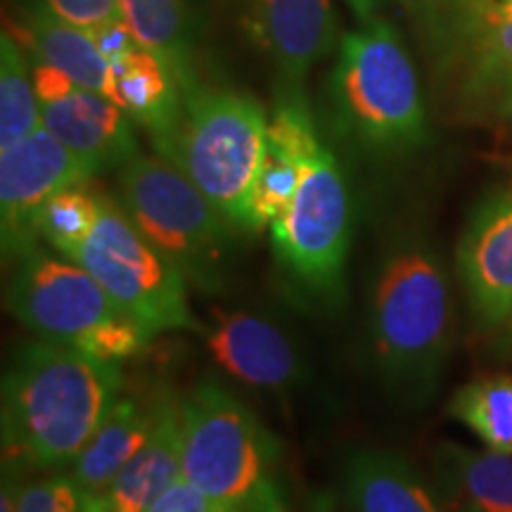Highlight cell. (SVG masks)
Masks as SVG:
<instances>
[{"label":"cell","mask_w":512,"mask_h":512,"mask_svg":"<svg viewBox=\"0 0 512 512\" xmlns=\"http://www.w3.org/2000/svg\"><path fill=\"white\" fill-rule=\"evenodd\" d=\"M342 489L349 512H451L434 479L392 451L354 453Z\"/></svg>","instance_id":"2e32d148"},{"label":"cell","mask_w":512,"mask_h":512,"mask_svg":"<svg viewBox=\"0 0 512 512\" xmlns=\"http://www.w3.org/2000/svg\"><path fill=\"white\" fill-rule=\"evenodd\" d=\"M434 3L470 5V8H512V0H434Z\"/></svg>","instance_id":"836d02e7"},{"label":"cell","mask_w":512,"mask_h":512,"mask_svg":"<svg viewBox=\"0 0 512 512\" xmlns=\"http://www.w3.org/2000/svg\"><path fill=\"white\" fill-rule=\"evenodd\" d=\"M221 370L256 389H287L304 377V361L290 335L259 313L211 311L200 330Z\"/></svg>","instance_id":"4fadbf2b"},{"label":"cell","mask_w":512,"mask_h":512,"mask_svg":"<svg viewBox=\"0 0 512 512\" xmlns=\"http://www.w3.org/2000/svg\"><path fill=\"white\" fill-rule=\"evenodd\" d=\"M79 512H102V508H100V503H98V498L88 496V501H86V505H83V508H81Z\"/></svg>","instance_id":"d590c367"},{"label":"cell","mask_w":512,"mask_h":512,"mask_svg":"<svg viewBox=\"0 0 512 512\" xmlns=\"http://www.w3.org/2000/svg\"><path fill=\"white\" fill-rule=\"evenodd\" d=\"M76 264L150 337L166 330H200L202 320L192 316L185 278L143 238L112 197L100 195V219Z\"/></svg>","instance_id":"ba28073f"},{"label":"cell","mask_w":512,"mask_h":512,"mask_svg":"<svg viewBox=\"0 0 512 512\" xmlns=\"http://www.w3.org/2000/svg\"><path fill=\"white\" fill-rule=\"evenodd\" d=\"M351 5H354L356 8V12L358 15H361V19H366V17H370V0H349Z\"/></svg>","instance_id":"e575fe53"},{"label":"cell","mask_w":512,"mask_h":512,"mask_svg":"<svg viewBox=\"0 0 512 512\" xmlns=\"http://www.w3.org/2000/svg\"><path fill=\"white\" fill-rule=\"evenodd\" d=\"M93 171L46 126L0 150V247L5 264L34 254L41 240L38 221L50 197L83 185Z\"/></svg>","instance_id":"8fae6325"},{"label":"cell","mask_w":512,"mask_h":512,"mask_svg":"<svg viewBox=\"0 0 512 512\" xmlns=\"http://www.w3.org/2000/svg\"><path fill=\"white\" fill-rule=\"evenodd\" d=\"M117 363L67 344H22L3 373V463L64 470L93 439L121 396Z\"/></svg>","instance_id":"6da1fadb"},{"label":"cell","mask_w":512,"mask_h":512,"mask_svg":"<svg viewBox=\"0 0 512 512\" xmlns=\"http://www.w3.org/2000/svg\"><path fill=\"white\" fill-rule=\"evenodd\" d=\"M247 27L273 60L285 91H302L313 64L337 43L330 0H247Z\"/></svg>","instance_id":"5bb4252c"},{"label":"cell","mask_w":512,"mask_h":512,"mask_svg":"<svg viewBox=\"0 0 512 512\" xmlns=\"http://www.w3.org/2000/svg\"><path fill=\"white\" fill-rule=\"evenodd\" d=\"M159 401L162 394L150 401H140L138 396H119L93 439L69 465V475L88 496L98 498L105 494L121 467L143 448L157 422Z\"/></svg>","instance_id":"ac0fdd59"},{"label":"cell","mask_w":512,"mask_h":512,"mask_svg":"<svg viewBox=\"0 0 512 512\" xmlns=\"http://www.w3.org/2000/svg\"><path fill=\"white\" fill-rule=\"evenodd\" d=\"M31 79H34V88H36L38 102H41V105H50V102L67 98V95H72L76 88H81V86H76L72 76L64 74L60 67H55V64L43 62V60L34 62Z\"/></svg>","instance_id":"4dcf8cb0"},{"label":"cell","mask_w":512,"mask_h":512,"mask_svg":"<svg viewBox=\"0 0 512 512\" xmlns=\"http://www.w3.org/2000/svg\"><path fill=\"white\" fill-rule=\"evenodd\" d=\"M181 399L162 392L159 415L143 448L121 467L107 491L98 496L102 512H147L183 477L181 472Z\"/></svg>","instance_id":"e0dca14e"},{"label":"cell","mask_w":512,"mask_h":512,"mask_svg":"<svg viewBox=\"0 0 512 512\" xmlns=\"http://www.w3.org/2000/svg\"><path fill=\"white\" fill-rule=\"evenodd\" d=\"M112 100L147 133L157 136L181 112V88L155 53L136 46L112 62Z\"/></svg>","instance_id":"44dd1931"},{"label":"cell","mask_w":512,"mask_h":512,"mask_svg":"<svg viewBox=\"0 0 512 512\" xmlns=\"http://www.w3.org/2000/svg\"><path fill=\"white\" fill-rule=\"evenodd\" d=\"M22 24L34 60L55 64L72 76L76 86L112 100V64L100 53L91 31L64 22L43 3L31 5Z\"/></svg>","instance_id":"ffe728a7"},{"label":"cell","mask_w":512,"mask_h":512,"mask_svg":"<svg viewBox=\"0 0 512 512\" xmlns=\"http://www.w3.org/2000/svg\"><path fill=\"white\" fill-rule=\"evenodd\" d=\"M510 320H512V318H510Z\"/></svg>","instance_id":"8d00e7d4"},{"label":"cell","mask_w":512,"mask_h":512,"mask_svg":"<svg viewBox=\"0 0 512 512\" xmlns=\"http://www.w3.org/2000/svg\"><path fill=\"white\" fill-rule=\"evenodd\" d=\"M306 164L266 150L264 162H261V169L252 185V195H249L247 230L256 233V230L271 228V223L285 214L294 195H297L299 185H302Z\"/></svg>","instance_id":"484cf974"},{"label":"cell","mask_w":512,"mask_h":512,"mask_svg":"<svg viewBox=\"0 0 512 512\" xmlns=\"http://www.w3.org/2000/svg\"><path fill=\"white\" fill-rule=\"evenodd\" d=\"M271 242L294 287L328 306L344 297L351 200L342 166L328 147L304 166L292 204L271 223Z\"/></svg>","instance_id":"52a82bcc"},{"label":"cell","mask_w":512,"mask_h":512,"mask_svg":"<svg viewBox=\"0 0 512 512\" xmlns=\"http://www.w3.org/2000/svg\"><path fill=\"white\" fill-rule=\"evenodd\" d=\"M95 43H98L100 53L105 55L107 62H114L119 60V57H124L126 53H131L133 48L140 46L136 41V36H133V31L128 29L126 19H119V22H112V24H105V27L100 29H93L91 31Z\"/></svg>","instance_id":"1f68e13d"},{"label":"cell","mask_w":512,"mask_h":512,"mask_svg":"<svg viewBox=\"0 0 512 512\" xmlns=\"http://www.w3.org/2000/svg\"><path fill=\"white\" fill-rule=\"evenodd\" d=\"M453 299L439 249L415 230L384 242L368 292L375 373L406 406L437 392L453 347Z\"/></svg>","instance_id":"7a4b0ae2"},{"label":"cell","mask_w":512,"mask_h":512,"mask_svg":"<svg viewBox=\"0 0 512 512\" xmlns=\"http://www.w3.org/2000/svg\"><path fill=\"white\" fill-rule=\"evenodd\" d=\"M27 470L17 465L3 463V486H0V512H17L19 498H22L24 486H27Z\"/></svg>","instance_id":"d6a6232c"},{"label":"cell","mask_w":512,"mask_h":512,"mask_svg":"<svg viewBox=\"0 0 512 512\" xmlns=\"http://www.w3.org/2000/svg\"><path fill=\"white\" fill-rule=\"evenodd\" d=\"M121 15L140 46L171 69L178 88L197 81L192 60V19L185 0H119Z\"/></svg>","instance_id":"7402d4cb"},{"label":"cell","mask_w":512,"mask_h":512,"mask_svg":"<svg viewBox=\"0 0 512 512\" xmlns=\"http://www.w3.org/2000/svg\"><path fill=\"white\" fill-rule=\"evenodd\" d=\"M117 202L190 287L204 294L226 287L240 230L169 159L140 152L128 159Z\"/></svg>","instance_id":"8992f818"},{"label":"cell","mask_w":512,"mask_h":512,"mask_svg":"<svg viewBox=\"0 0 512 512\" xmlns=\"http://www.w3.org/2000/svg\"><path fill=\"white\" fill-rule=\"evenodd\" d=\"M185 482L228 512H287L283 448L247 403L214 380L181 399Z\"/></svg>","instance_id":"3957f363"},{"label":"cell","mask_w":512,"mask_h":512,"mask_svg":"<svg viewBox=\"0 0 512 512\" xmlns=\"http://www.w3.org/2000/svg\"><path fill=\"white\" fill-rule=\"evenodd\" d=\"M432 479L451 512H512L510 453L441 444Z\"/></svg>","instance_id":"d6986e66"},{"label":"cell","mask_w":512,"mask_h":512,"mask_svg":"<svg viewBox=\"0 0 512 512\" xmlns=\"http://www.w3.org/2000/svg\"><path fill=\"white\" fill-rule=\"evenodd\" d=\"M43 126L95 174L121 169L138 155L133 119L107 95L76 88L67 98L41 105Z\"/></svg>","instance_id":"9a60e30c"},{"label":"cell","mask_w":512,"mask_h":512,"mask_svg":"<svg viewBox=\"0 0 512 512\" xmlns=\"http://www.w3.org/2000/svg\"><path fill=\"white\" fill-rule=\"evenodd\" d=\"M88 501V494L74 482L69 472L27 482L19 498L17 512H79Z\"/></svg>","instance_id":"83f0119b"},{"label":"cell","mask_w":512,"mask_h":512,"mask_svg":"<svg viewBox=\"0 0 512 512\" xmlns=\"http://www.w3.org/2000/svg\"><path fill=\"white\" fill-rule=\"evenodd\" d=\"M313 117L302 98V91H285L268 119L266 150L283 155L294 162L306 164L323 150Z\"/></svg>","instance_id":"4316f807"},{"label":"cell","mask_w":512,"mask_h":512,"mask_svg":"<svg viewBox=\"0 0 512 512\" xmlns=\"http://www.w3.org/2000/svg\"><path fill=\"white\" fill-rule=\"evenodd\" d=\"M147 512H228L181 477Z\"/></svg>","instance_id":"f546056e"},{"label":"cell","mask_w":512,"mask_h":512,"mask_svg":"<svg viewBox=\"0 0 512 512\" xmlns=\"http://www.w3.org/2000/svg\"><path fill=\"white\" fill-rule=\"evenodd\" d=\"M441 46V81L467 121L512 119V8L413 0Z\"/></svg>","instance_id":"9c48e42d"},{"label":"cell","mask_w":512,"mask_h":512,"mask_svg":"<svg viewBox=\"0 0 512 512\" xmlns=\"http://www.w3.org/2000/svg\"><path fill=\"white\" fill-rule=\"evenodd\" d=\"M43 126L27 55L17 38L3 31L0 38V150L19 143Z\"/></svg>","instance_id":"cb8c5ba5"},{"label":"cell","mask_w":512,"mask_h":512,"mask_svg":"<svg viewBox=\"0 0 512 512\" xmlns=\"http://www.w3.org/2000/svg\"><path fill=\"white\" fill-rule=\"evenodd\" d=\"M344 136L370 152H408L427 140L420 81L399 34L382 17L344 34L330 83Z\"/></svg>","instance_id":"5b68a950"},{"label":"cell","mask_w":512,"mask_h":512,"mask_svg":"<svg viewBox=\"0 0 512 512\" xmlns=\"http://www.w3.org/2000/svg\"><path fill=\"white\" fill-rule=\"evenodd\" d=\"M453 418L486 448L512 456V377L491 375L465 384L451 399Z\"/></svg>","instance_id":"603a6c76"},{"label":"cell","mask_w":512,"mask_h":512,"mask_svg":"<svg viewBox=\"0 0 512 512\" xmlns=\"http://www.w3.org/2000/svg\"><path fill=\"white\" fill-rule=\"evenodd\" d=\"M41 3L64 22L86 31L124 19L119 0H41Z\"/></svg>","instance_id":"f1b7e54d"},{"label":"cell","mask_w":512,"mask_h":512,"mask_svg":"<svg viewBox=\"0 0 512 512\" xmlns=\"http://www.w3.org/2000/svg\"><path fill=\"white\" fill-rule=\"evenodd\" d=\"M266 131V112L252 95L197 79L181 88V112L152 143L235 228L247 230V204L266 155Z\"/></svg>","instance_id":"277c9868"},{"label":"cell","mask_w":512,"mask_h":512,"mask_svg":"<svg viewBox=\"0 0 512 512\" xmlns=\"http://www.w3.org/2000/svg\"><path fill=\"white\" fill-rule=\"evenodd\" d=\"M98 219L100 197H93L81 185H74V188H64L50 197V202L41 211L38 233L55 254L76 261Z\"/></svg>","instance_id":"d4e9b609"},{"label":"cell","mask_w":512,"mask_h":512,"mask_svg":"<svg viewBox=\"0 0 512 512\" xmlns=\"http://www.w3.org/2000/svg\"><path fill=\"white\" fill-rule=\"evenodd\" d=\"M8 309L31 335L76 349L124 316L86 268L41 249L17 264L8 285Z\"/></svg>","instance_id":"30bf717a"},{"label":"cell","mask_w":512,"mask_h":512,"mask_svg":"<svg viewBox=\"0 0 512 512\" xmlns=\"http://www.w3.org/2000/svg\"><path fill=\"white\" fill-rule=\"evenodd\" d=\"M458 273L484 328L512 318V185L472 211L458 242Z\"/></svg>","instance_id":"7c38bea8"}]
</instances>
